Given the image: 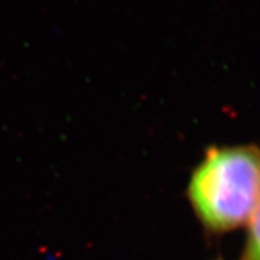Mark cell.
Here are the masks:
<instances>
[{
  "label": "cell",
  "mask_w": 260,
  "mask_h": 260,
  "mask_svg": "<svg viewBox=\"0 0 260 260\" xmlns=\"http://www.w3.org/2000/svg\"><path fill=\"white\" fill-rule=\"evenodd\" d=\"M243 260H260V204L247 223Z\"/></svg>",
  "instance_id": "2"
},
{
  "label": "cell",
  "mask_w": 260,
  "mask_h": 260,
  "mask_svg": "<svg viewBox=\"0 0 260 260\" xmlns=\"http://www.w3.org/2000/svg\"><path fill=\"white\" fill-rule=\"evenodd\" d=\"M202 228L223 234L247 224L260 204V148L213 147L191 172L186 188Z\"/></svg>",
  "instance_id": "1"
}]
</instances>
